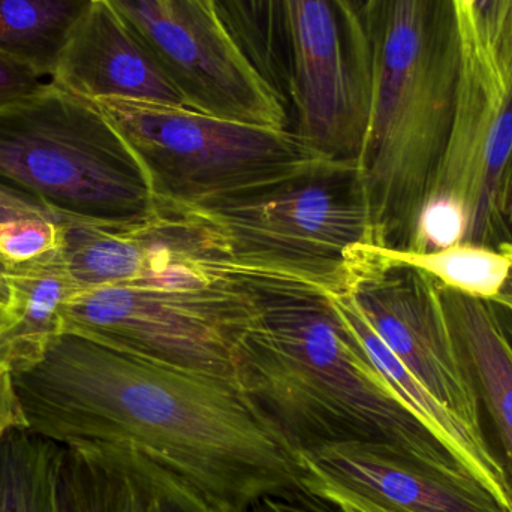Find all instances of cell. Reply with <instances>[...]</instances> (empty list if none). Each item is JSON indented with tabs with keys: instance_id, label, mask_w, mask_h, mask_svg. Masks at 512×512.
Instances as JSON below:
<instances>
[{
	"instance_id": "1",
	"label": "cell",
	"mask_w": 512,
	"mask_h": 512,
	"mask_svg": "<svg viewBox=\"0 0 512 512\" xmlns=\"http://www.w3.org/2000/svg\"><path fill=\"white\" fill-rule=\"evenodd\" d=\"M27 429L56 444L132 445L221 512L307 502L294 453L236 381L74 331L9 367Z\"/></svg>"
},
{
	"instance_id": "2",
	"label": "cell",
	"mask_w": 512,
	"mask_h": 512,
	"mask_svg": "<svg viewBox=\"0 0 512 512\" xmlns=\"http://www.w3.org/2000/svg\"><path fill=\"white\" fill-rule=\"evenodd\" d=\"M242 274L256 309L234 379L292 453L372 442L457 480L478 481L382 378L330 292L288 277Z\"/></svg>"
},
{
	"instance_id": "3",
	"label": "cell",
	"mask_w": 512,
	"mask_h": 512,
	"mask_svg": "<svg viewBox=\"0 0 512 512\" xmlns=\"http://www.w3.org/2000/svg\"><path fill=\"white\" fill-rule=\"evenodd\" d=\"M372 102L358 167L376 245L405 249L453 125L459 38L453 0H369Z\"/></svg>"
},
{
	"instance_id": "4",
	"label": "cell",
	"mask_w": 512,
	"mask_h": 512,
	"mask_svg": "<svg viewBox=\"0 0 512 512\" xmlns=\"http://www.w3.org/2000/svg\"><path fill=\"white\" fill-rule=\"evenodd\" d=\"M185 216L209 234L236 273L271 274L342 294L349 256L376 245L366 186L357 161L315 167L189 207H156Z\"/></svg>"
},
{
	"instance_id": "5",
	"label": "cell",
	"mask_w": 512,
	"mask_h": 512,
	"mask_svg": "<svg viewBox=\"0 0 512 512\" xmlns=\"http://www.w3.org/2000/svg\"><path fill=\"white\" fill-rule=\"evenodd\" d=\"M0 188L62 222L123 227L156 212L134 153L98 105L51 81L0 105Z\"/></svg>"
},
{
	"instance_id": "6",
	"label": "cell",
	"mask_w": 512,
	"mask_h": 512,
	"mask_svg": "<svg viewBox=\"0 0 512 512\" xmlns=\"http://www.w3.org/2000/svg\"><path fill=\"white\" fill-rule=\"evenodd\" d=\"M255 309L242 273L195 262L147 279L83 289L63 306L60 328L236 381L237 349Z\"/></svg>"
},
{
	"instance_id": "7",
	"label": "cell",
	"mask_w": 512,
	"mask_h": 512,
	"mask_svg": "<svg viewBox=\"0 0 512 512\" xmlns=\"http://www.w3.org/2000/svg\"><path fill=\"white\" fill-rule=\"evenodd\" d=\"M93 102L134 153L155 207L212 203L303 173L328 159L291 129L248 125L152 102Z\"/></svg>"
},
{
	"instance_id": "8",
	"label": "cell",
	"mask_w": 512,
	"mask_h": 512,
	"mask_svg": "<svg viewBox=\"0 0 512 512\" xmlns=\"http://www.w3.org/2000/svg\"><path fill=\"white\" fill-rule=\"evenodd\" d=\"M342 294L433 397L487 441L480 397L441 283L420 268L388 258L379 246L364 245L349 258Z\"/></svg>"
},
{
	"instance_id": "9",
	"label": "cell",
	"mask_w": 512,
	"mask_h": 512,
	"mask_svg": "<svg viewBox=\"0 0 512 512\" xmlns=\"http://www.w3.org/2000/svg\"><path fill=\"white\" fill-rule=\"evenodd\" d=\"M291 131L319 155L360 159L372 102L363 18L343 0H286Z\"/></svg>"
},
{
	"instance_id": "10",
	"label": "cell",
	"mask_w": 512,
	"mask_h": 512,
	"mask_svg": "<svg viewBox=\"0 0 512 512\" xmlns=\"http://www.w3.org/2000/svg\"><path fill=\"white\" fill-rule=\"evenodd\" d=\"M149 51L191 110L291 129L282 96L256 71L218 17L191 0H105Z\"/></svg>"
},
{
	"instance_id": "11",
	"label": "cell",
	"mask_w": 512,
	"mask_h": 512,
	"mask_svg": "<svg viewBox=\"0 0 512 512\" xmlns=\"http://www.w3.org/2000/svg\"><path fill=\"white\" fill-rule=\"evenodd\" d=\"M294 457L304 495L337 512H512L478 481L457 480L387 445L336 442Z\"/></svg>"
},
{
	"instance_id": "12",
	"label": "cell",
	"mask_w": 512,
	"mask_h": 512,
	"mask_svg": "<svg viewBox=\"0 0 512 512\" xmlns=\"http://www.w3.org/2000/svg\"><path fill=\"white\" fill-rule=\"evenodd\" d=\"M56 490L59 512H221L132 445H62Z\"/></svg>"
},
{
	"instance_id": "13",
	"label": "cell",
	"mask_w": 512,
	"mask_h": 512,
	"mask_svg": "<svg viewBox=\"0 0 512 512\" xmlns=\"http://www.w3.org/2000/svg\"><path fill=\"white\" fill-rule=\"evenodd\" d=\"M50 81L90 101L117 98L189 108L105 0H92L60 54Z\"/></svg>"
},
{
	"instance_id": "14",
	"label": "cell",
	"mask_w": 512,
	"mask_h": 512,
	"mask_svg": "<svg viewBox=\"0 0 512 512\" xmlns=\"http://www.w3.org/2000/svg\"><path fill=\"white\" fill-rule=\"evenodd\" d=\"M442 295L474 378L481 412L490 420V448L504 469L512 507V343L490 301L444 286Z\"/></svg>"
},
{
	"instance_id": "15",
	"label": "cell",
	"mask_w": 512,
	"mask_h": 512,
	"mask_svg": "<svg viewBox=\"0 0 512 512\" xmlns=\"http://www.w3.org/2000/svg\"><path fill=\"white\" fill-rule=\"evenodd\" d=\"M8 327L0 334V363L11 367L35 357L60 333L63 306L81 289L66 271L59 249L9 265Z\"/></svg>"
},
{
	"instance_id": "16",
	"label": "cell",
	"mask_w": 512,
	"mask_h": 512,
	"mask_svg": "<svg viewBox=\"0 0 512 512\" xmlns=\"http://www.w3.org/2000/svg\"><path fill=\"white\" fill-rule=\"evenodd\" d=\"M92 0H0V53L51 78Z\"/></svg>"
},
{
	"instance_id": "17",
	"label": "cell",
	"mask_w": 512,
	"mask_h": 512,
	"mask_svg": "<svg viewBox=\"0 0 512 512\" xmlns=\"http://www.w3.org/2000/svg\"><path fill=\"white\" fill-rule=\"evenodd\" d=\"M216 8L231 38L288 105L292 51L286 0H216Z\"/></svg>"
},
{
	"instance_id": "18",
	"label": "cell",
	"mask_w": 512,
	"mask_h": 512,
	"mask_svg": "<svg viewBox=\"0 0 512 512\" xmlns=\"http://www.w3.org/2000/svg\"><path fill=\"white\" fill-rule=\"evenodd\" d=\"M62 445L15 427L0 442V512L57 511Z\"/></svg>"
},
{
	"instance_id": "19",
	"label": "cell",
	"mask_w": 512,
	"mask_h": 512,
	"mask_svg": "<svg viewBox=\"0 0 512 512\" xmlns=\"http://www.w3.org/2000/svg\"><path fill=\"white\" fill-rule=\"evenodd\" d=\"M388 258L420 268L444 288L478 300L492 301L511 270V258L499 249L460 243L442 251L417 254L379 246Z\"/></svg>"
},
{
	"instance_id": "20",
	"label": "cell",
	"mask_w": 512,
	"mask_h": 512,
	"mask_svg": "<svg viewBox=\"0 0 512 512\" xmlns=\"http://www.w3.org/2000/svg\"><path fill=\"white\" fill-rule=\"evenodd\" d=\"M468 218L463 207L448 198H427L412 225L402 251L429 254L465 242Z\"/></svg>"
},
{
	"instance_id": "21",
	"label": "cell",
	"mask_w": 512,
	"mask_h": 512,
	"mask_svg": "<svg viewBox=\"0 0 512 512\" xmlns=\"http://www.w3.org/2000/svg\"><path fill=\"white\" fill-rule=\"evenodd\" d=\"M62 224L42 216L6 219L0 222V256L20 264L59 249Z\"/></svg>"
},
{
	"instance_id": "22",
	"label": "cell",
	"mask_w": 512,
	"mask_h": 512,
	"mask_svg": "<svg viewBox=\"0 0 512 512\" xmlns=\"http://www.w3.org/2000/svg\"><path fill=\"white\" fill-rule=\"evenodd\" d=\"M44 84L32 68L0 53V105L32 95Z\"/></svg>"
},
{
	"instance_id": "23",
	"label": "cell",
	"mask_w": 512,
	"mask_h": 512,
	"mask_svg": "<svg viewBox=\"0 0 512 512\" xmlns=\"http://www.w3.org/2000/svg\"><path fill=\"white\" fill-rule=\"evenodd\" d=\"M26 426L14 385H12L11 373L6 364L0 363V442L15 427Z\"/></svg>"
},
{
	"instance_id": "24",
	"label": "cell",
	"mask_w": 512,
	"mask_h": 512,
	"mask_svg": "<svg viewBox=\"0 0 512 512\" xmlns=\"http://www.w3.org/2000/svg\"><path fill=\"white\" fill-rule=\"evenodd\" d=\"M24 216H42V218L63 224L50 210L32 203L15 192L0 188V222L6 221V219L24 218Z\"/></svg>"
},
{
	"instance_id": "25",
	"label": "cell",
	"mask_w": 512,
	"mask_h": 512,
	"mask_svg": "<svg viewBox=\"0 0 512 512\" xmlns=\"http://www.w3.org/2000/svg\"><path fill=\"white\" fill-rule=\"evenodd\" d=\"M498 249L510 256L511 270L501 292L490 303H492L493 309H495L496 315H498L499 321H501L502 327H504L505 333L508 334L512 343V242L502 243Z\"/></svg>"
},
{
	"instance_id": "26",
	"label": "cell",
	"mask_w": 512,
	"mask_h": 512,
	"mask_svg": "<svg viewBox=\"0 0 512 512\" xmlns=\"http://www.w3.org/2000/svg\"><path fill=\"white\" fill-rule=\"evenodd\" d=\"M254 512H328V508L316 502L267 501Z\"/></svg>"
},
{
	"instance_id": "27",
	"label": "cell",
	"mask_w": 512,
	"mask_h": 512,
	"mask_svg": "<svg viewBox=\"0 0 512 512\" xmlns=\"http://www.w3.org/2000/svg\"><path fill=\"white\" fill-rule=\"evenodd\" d=\"M9 262L0 256V309L8 310L11 301V288H9L8 270Z\"/></svg>"
},
{
	"instance_id": "28",
	"label": "cell",
	"mask_w": 512,
	"mask_h": 512,
	"mask_svg": "<svg viewBox=\"0 0 512 512\" xmlns=\"http://www.w3.org/2000/svg\"><path fill=\"white\" fill-rule=\"evenodd\" d=\"M358 17L363 18L364 9H366L367 3L369 0H343Z\"/></svg>"
},
{
	"instance_id": "29",
	"label": "cell",
	"mask_w": 512,
	"mask_h": 512,
	"mask_svg": "<svg viewBox=\"0 0 512 512\" xmlns=\"http://www.w3.org/2000/svg\"><path fill=\"white\" fill-rule=\"evenodd\" d=\"M191 2L197 3L198 6L206 9L207 12H210V14L215 15V17H218L219 20H221V17H219L218 8H216V0H191Z\"/></svg>"
},
{
	"instance_id": "30",
	"label": "cell",
	"mask_w": 512,
	"mask_h": 512,
	"mask_svg": "<svg viewBox=\"0 0 512 512\" xmlns=\"http://www.w3.org/2000/svg\"><path fill=\"white\" fill-rule=\"evenodd\" d=\"M6 327H8V313L6 310L0 309V334L5 331Z\"/></svg>"
}]
</instances>
